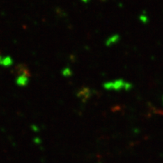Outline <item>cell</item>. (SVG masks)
Segmentation results:
<instances>
[{
    "label": "cell",
    "instance_id": "6da1fadb",
    "mask_svg": "<svg viewBox=\"0 0 163 163\" xmlns=\"http://www.w3.org/2000/svg\"><path fill=\"white\" fill-rule=\"evenodd\" d=\"M14 72L15 74H17L19 76H26L30 78V72L29 70L28 67L26 65L24 64H19L17 67L15 68Z\"/></svg>",
    "mask_w": 163,
    "mask_h": 163
},
{
    "label": "cell",
    "instance_id": "7a4b0ae2",
    "mask_svg": "<svg viewBox=\"0 0 163 163\" xmlns=\"http://www.w3.org/2000/svg\"><path fill=\"white\" fill-rule=\"evenodd\" d=\"M13 63L12 59L9 56H2L0 55V65L4 67H10Z\"/></svg>",
    "mask_w": 163,
    "mask_h": 163
},
{
    "label": "cell",
    "instance_id": "3957f363",
    "mask_svg": "<svg viewBox=\"0 0 163 163\" xmlns=\"http://www.w3.org/2000/svg\"><path fill=\"white\" fill-rule=\"evenodd\" d=\"M16 83L20 86H25L29 83V77L26 76H19L16 79Z\"/></svg>",
    "mask_w": 163,
    "mask_h": 163
},
{
    "label": "cell",
    "instance_id": "277c9868",
    "mask_svg": "<svg viewBox=\"0 0 163 163\" xmlns=\"http://www.w3.org/2000/svg\"><path fill=\"white\" fill-rule=\"evenodd\" d=\"M78 96L79 98L82 99V100H85L89 96V90H88L87 88H83L79 91L78 92Z\"/></svg>",
    "mask_w": 163,
    "mask_h": 163
},
{
    "label": "cell",
    "instance_id": "5b68a950",
    "mask_svg": "<svg viewBox=\"0 0 163 163\" xmlns=\"http://www.w3.org/2000/svg\"><path fill=\"white\" fill-rule=\"evenodd\" d=\"M62 73H63L64 76H70L72 75V71L70 70V68H65L63 70V72H62Z\"/></svg>",
    "mask_w": 163,
    "mask_h": 163
}]
</instances>
